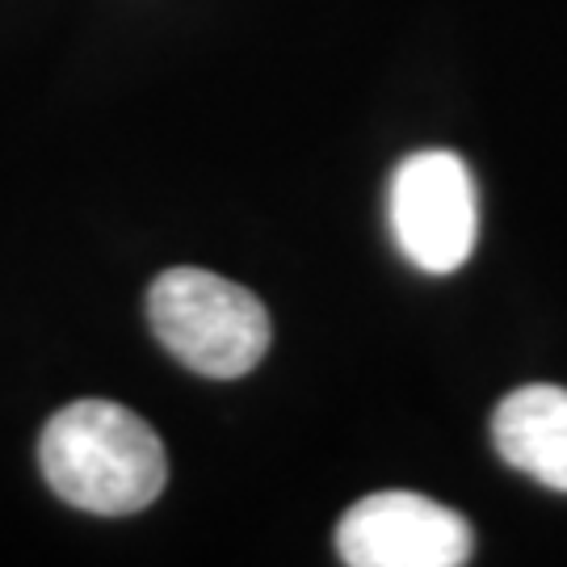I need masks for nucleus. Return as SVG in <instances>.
Here are the masks:
<instances>
[{
	"instance_id": "nucleus-1",
	"label": "nucleus",
	"mask_w": 567,
	"mask_h": 567,
	"mask_svg": "<svg viewBox=\"0 0 567 567\" xmlns=\"http://www.w3.org/2000/svg\"><path fill=\"white\" fill-rule=\"evenodd\" d=\"M39 466L51 492L97 517L140 513L164 492L168 458L156 429L110 400L60 408L39 442Z\"/></svg>"
},
{
	"instance_id": "nucleus-5",
	"label": "nucleus",
	"mask_w": 567,
	"mask_h": 567,
	"mask_svg": "<svg viewBox=\"0 0 567 567\" xmlns=\"http://www.w3.org/2000/svg\"><path fill=\"white\" fill-rule=\"evenodd\" d=\"M492 442L534 484L567 492V386L529 383L501 400Z\"/></svg>"
},
{
	"instance_id": "nucleus-3",
	"label": "nucleus",
	"mask_w": 567,
	"mask_h": 567,
	"mask_svg": "<svg viewBox=\"0 0 567 567\" xmlns=\"http://www.w3.org/2000/svg\"><path fill=\"white\" fill-rule=\"evenodd\" d=\"M391 231L421 274L463 269L480 231L471 168L446 147L412 152L391 177Z\"/></svg>"
},
{
	"instance_id": "nucleus-2",
	"label": "nucleus",
	"mask_w": 567,
	"mask_h": 567,
	"mask_svg": "<svg viewBox=\"0 0 567 567\" xmlns=\"http://www.w3.org/2000/svg\"><path fill=\"white\" fill-rule=\"evenodd\" d=\"M147 320L156 341L203 379H240L269 349L265 303L210 269H168L147 290Z\"/></svg>"
},
{
	"instance_id": "nucleus-4",
	"label": "nucleus",
	"mask_w": 567,
	"mask_h": 567,
	"mask_svg": "<svg viewBox=\"0 0 567 567\" xmlns=\"http://www.w3.org/2000/svg\"><path fill=\"white\" fill-rule=\"evenodd\" d=\"M471 543L466 517L416 492H374L337 526L349 567H458L471 559Z\"/></svg>"
}]
</instances>
